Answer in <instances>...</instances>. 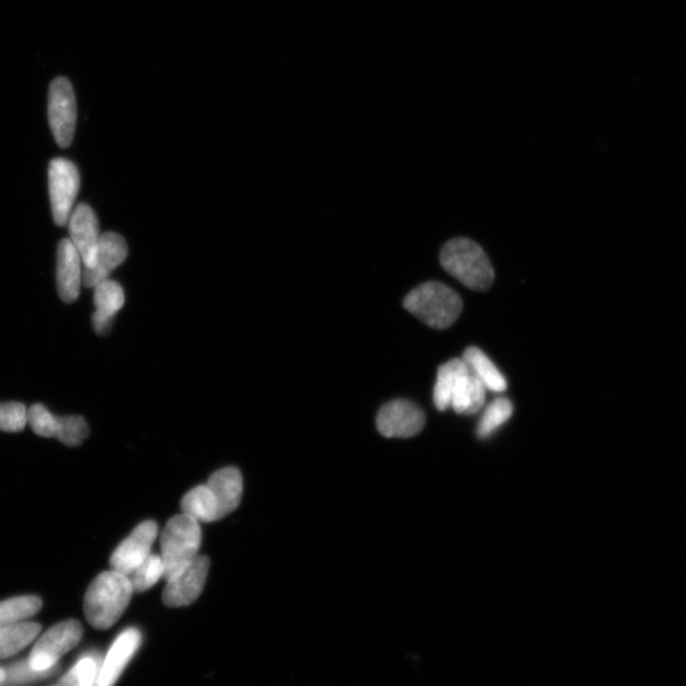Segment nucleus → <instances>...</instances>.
I'll list each match as a JSON object with an SVG mask.
<instances>
[{
    "label": "nucleus",
    "instance_id": "393cba45",
    "mask_svg": "<svg viewBox=\"0 0 686 686\" xmlns=\"http://www.w3.org/2000/svg\"><path fill=\"white\" fill-rule=\"evenodd\" d=\"M98 663L94 656L80 658L65 678L52 686H95L98 676Z\"/></svg>",
    "mask_w": 686,
    "mask_h": 686
},
{
    "label": "nucleus",
    "instance_id": "f8f14e48",
    "mask_svg": "<svg viewBox=\"0 0 686 686\" xmlns=\"http://www.w3.org/2000/svg\"><path fill=\"white\" fill-rule=\"evenodd\" d=\"M425 423V413L409 401H393L383 405L376 418V428L385 438H412L418 435Z\"/></svg>",
    "mask_w": 686,
    "mask_h": 686
},
{
    "label": "nucleus",
    "instance_id": "4be33fe9",
    "mask_svg": "<svg viewBox=\"0 0 686 686\" xmlns=\"http://www.w3.org/2000/svg\"><path fill=\"white\" fill-rule=\"evenodd\" d=\"M42 608V601L33 595L0 601V628L32 618Z\"/></svg>",
    "mask_w": 686,
    "mask_h": 686
},
{
    "label": "nucleus",
    "instance_id": "bb28decb",
    "mask_svg": "<svg viewBox=\"0 0 686 686\" xmlns=\"http://www.w3.org/2000/svg\"><path fill=\"white\" fill-rule=\"evenodd\" d=\"M7 673L2 667H0V684L4 683Z\"/></svg>",
    "mask_w": 686,
    "mask_h": 686
},
{
    "label": "nucleus",
    "instance_id": "9d476101",
    "mask_svg": "<svg viewBox=\"0 0 686 686\" xmlns=\"http://www.w3.org/2000/svg\"><path fill=\"white\" fill-rule=\"evenodd\" d=\"M157 537L156 521L147 520L139 523L115 549L110 559L111 570L125 576L131 575L153 553L151 549Z\"/></svg>",
    "mask_w": 686,
    "mask_h": 686
},
{
    "label": "nucleus",
    "instance_id": "9b49d317",
    "mask_svg": "<svg viewBox=\"0 0 686 686\" xmlns=\"http://www.w3.org/2000/svg\"><path fill=\"white\" fill-rule=\"evenodd\" d=\"M210 559L197 556L185 570L166 580L164 602L169 608L187 607L200 597L209 574Z\"/></svg>",
    "mask_w": 686,
    "mask_h": 686
},
{
    "label": "nucleus",
    "instance_id": "20e7f679",
    "mask_svg": "<svg viewBox=\"0 0 686 686\" xmlns=\"http://www.w3.org/2000/svg\"><path fill=\"white\" fill-rule=\"evenodd\" d=\"M404 308L429 327L445 330L458 321L463 311L462 297L441 283H425L412 291L403 302Z\"/></svg>",
    "mask_w": 686,
    "mask_h": 686
},
{
    "label": "nucleus",
    "instance_id": "dca6fc26",
    "mask_svg": "<svg viewBox=\"0 0 686 686\" xmlns=\"http://www.w3.org/2000/svg\"><path fill=\"white\" fill-rule=\"evenodd\" d=\"M84 262L70 239H62L58 247L57 284L60 300L75 303L82 286Z\"/></svg>",
    "mask_w": 686,
    "mask_h": 686
},
{
    "label": "nucleus",
    "instance_id": "39448f33",
    "mask_svg": "<svg viewBox=\"0 0 686 686\" xmlns=\"http://www.w3.org/2000/svg\"><path fill=\"white\" fill-rule=\"evenodd\" d=\"M203 540L200 522L186 513L176 514L160 535V557L166 576L170 579L194 561Z\"/></svg>",
    "mask_w": 686,
    "mask_h": 686
},
{
    "label": "nucleus",
    "instance_id": "1a4fd4ad",
    "mask_svg": "<svg viewBox=\"0 0 686 686\" xmlns=\"http://www.w3.org/2000/svg\"><path fill=\"white\" fill-rule=\"evenodd\" d=\"M27 425L36 435L56 438L70 448L82 445L89 437V427L82 416L58 418L41 403L31 405L27 411Z\"/></svg>",
    "mask_w": 686,
    "mask_h": 686
},
{
    "label": "nucleus",
    "instance_id": "423d86ee",
    "mask_svg": "<svg viewBox=\"0 0 686 686\" xmlns=\"http://www.w3.org/2000/svg\"><path fill=\"white\" fill-rule=\"evenodd\" d=\"M84 637V627L76 619L59 623L36 643L29 665L38 673H49L60 658L76 648Z\"/></svg>",
    "mask_w": 686,
    "mask_h": 686
},
{
    "label": "nucleus",
    "instance_id": "a211bd4d",
    "mask_svg": "<svg viewBox=\"0 0 686 686\" xmlns=\"http://www.w3.org/2000/svg\"><path fill=\"white\" fill-rule=\"evenodd\" d=\"M216 502L219 504L222 519L239 507L243 496V478L237 468H223L207 481Z\"/></svg>",
    "mask_w": 686,
    "mask_h": 686
},
{
    "label": "nucleus",
    "instance_id": "cd10ccee",
    "mask_svg": "<svg viewBox=\"0 0 686 686\" xmlns=\"http://www.w3.org/2000/svg\"><path fill=\"white\" fill-rule=\"evenodd\" d=\"M0 686H4V683L0 684Z\"/></svg>",
    "mask_w": 686,
    "mask_h": 686
},
{
    "label": "nucleus",
    "instance_id": "f03ea898",
    "mask_svg": "<svg viewBox=\"0 0 686 686\" xmlns=\"http://www.w3.org/2000/svg\"><path fill=\"white\" fill-rule=\"evenodd\" d=\"M134 589L128 576L110 570L98 575L85 597V614L90 626L107 630L129 607Z\"/></svg>",
    "mask_w": 686,
    "mask_h": 686
},
{
    "label": "nucleus",
    "instance_id": "6ab92c4d",
    "mask_svg": "<svg viewBox=\"0 0 686 686\" xmlns=\"http://www.w3.org/2000/svg\"><path fill=\"white\" fill-rule=\"evenodd\" d=\"M40 631L39 623L26 620L0 628V660H6L29 647L39 637Z\"/></svg>",
    "mask_w": 686,
    "mask_h": 686
},
{
    "label": "nucleus",
    "instance_id": "a878e982",
    "mask_svg": "<svg viewBox=\"0 0 686 686\" xmlns=\"http://www.w3.org/2000/svg\"><path fill=\"white\" fill-rule=\"evenodd\" d=\"M26 405L20 402L0 403V431L20 432L27 427Z\"/></svg>",
    "mask_w": 686,
    "mask_h": 686
},
{
    "label": "nucleus",
    "instance_id": "ddd939ff",
    "mask_svg": "<svg viewBox=\"0 0 686 686\" xmlns=\"http://www.w3.org/2000/svg\"><path fill=\"white\" fill-rule=\"evenodd\" d=\"M129 248L120 234L107 232L99 239L94 265L82 271V282L86 287H95L108 278L112 271L124 264Z\"/></svg>",
    "mask_w": 686,
    "mask_h": 686
},
{
    "label": "nucleus",
    "instance_id": "f257e3e1",
    "mask_svg": "<svg viewBox=\"0 0 686 686\" xmlns=\"http://www.w3.org/2000/svg\"><path fill=\"white\" fill-rule=\"evenodd\" d=\"M487 390L463 359L441 365L433 388V402L439 411L453 408L460 414H474L486 402Z\"/></svg>",
    "mask_w": 686,
    "mask_h": 686
},
{
    "label": "nucleus",
    "instance_id": "7ed1b4c3",
    "mask_svg": "<svg viewBox=\"0 0 686 686\" xmlns=\"http://www.w3.org/2000/svg\"><path fill=\"white\" fill-rule=\"evenodd\" d=\"M442 268L474 292H486L494 282V271L486 252L476 242L457 238L441 251Z\"/></svg>",
    "mask_w": 686,
    "mask_h": 686
},
{
    "label": "nucleus",
    "instance_id": "6e6552de",
    "mask_svg": "<svg viewBox=\"0 0 686 686\" xmlns=\"http://www.w3.org/2000/svg\"><path fill=\"white\" fill-rule=\"evenodd\" d=\"M49 122L53 138L60 148H68L75 139L77 126V99L69 79H53L49 90Z\"/></svg>",
    "mask_w": 686,
    "mask_h": 686
},
{
    "label": "nucleus",
    "instance_id": "b1692460",
    "mask_svg": "<svg viewBox=\"0 0 686 686\" xmlns=\"http://www.w3.org/2000/svg\"><path fill=\"white\" fill-rule=\"evenodd\" d=\"M511 414L512 404L509 400H494L483 413L480 427H478V435L480 438H489L494 430H498L504 422L510 420Z\"/></svg>",
    "mask_w": 686,
    "mask_h": 686
},
{
    "label": "nucleus",
    "instance_id": "4468645a",
    "mask_svg": "<svg viewBox=\"0 0 686 686\" xmlns=\"http://www.w3.org/2000/svg\"><path fill=\"white\" fill-rule=\"evenodd\" d=\"M70 241L79 252L84 266L94 265L99 239V223L92 207L87 204H79L70 215L68 222Z\"/></svg>",
    "mask_w": 686,
    "mask_h": 686
},
{
    "label": "nucleus",
    "instance_id": "412c9836",
    "mask_svg": "<svg viewBox=\"0 0 686 686\" xmlns=\"http://www.w3.org/2000/svg\"><path fill=\"white\" fill-rule=\"evenodd\" d=\"M183 512L198 522H213L222 519L219 504L207 484L197 486L184 496L180 502Z\"/></svg>",
    "mask_w": 686,
    "mask_h": 686
},
{
    "label": "nucleus",
    "instance_id": "5701e85b",
    "mask_svg": "<svg viewBox=\"0 0 686 686\" xmlns=\"http://www.w3.org/2000/svg\"><path fill=\"white\" fill-rule=\"evenodd\" d=\"M166 570L160 555L151 553L137 570L129 575L134 592H144L165 579Z\"/></svg>",
    "mask_w": 686,
    "mask_h": 686
},
{
    "label": "nucleus",
    "instance_id": "aec40b11",
    "mask_svg": "<svg viewBox=\"0 0 686 686\" xmlns=\"http://www.w3.org/2000/svg\"><path fill=\"white\" fill-rule=\"evenodd\" d=\"M487 391L501 393L507 391V379L499 372L492 361L478 347H469L462 357Z\"/></svg>",
    "mask_w": 686,
    "mask_h": 686
},
{
    "label": "nucleus",
    "instance_id": "f3484780",
    "mask_svg": "<svg viewBox=\"0 0 686 686\" xmlns=\"http://www.w3.org/2000/svg\"><path fill=\"white\" fill-rule=\"evenodd\" d=\"M94 288L96 311L92 315V326L98 335L105 336L111 331L116 314L124 308L125 293L122 286L110 277Z\"/></svg>",
    "mask_w": 686,
    "mask_h": 686
},
{
    "label": "nucleus",
    "instance_id": "2eb2a0df",
    "mask_svg": "<svg viewBox=\"0 0 686 686\" xmlns=\"http://www.w3.org/2000/svg\"><path fill=\"white\" fill-rule=\"evenodd\" d=\"M141 635L138 629H126L116 638L108 651L104 664L99 667L95 686H114L129 664L131 657L138 651Z\"/></svg>",
    "mask_w": 686,
    "mask_h": 686
},
{
    "label": "nucleus",
    "instance_id": "0eeeda50",
    "mask_svg": "<svg viewBox=\"0 0 686 686\" xmlns=\"http://www.w3.org/2000/svg\"><path fill=\"white\" fill-rule=\"evenodd\" d=\"M79 188V170L74 161L52 159L49 166L50 202L53 220L59 227L68 225Z\"/></svg>",
    "mask_w": 686,
    "mask_h": 686
}]
</instances>
